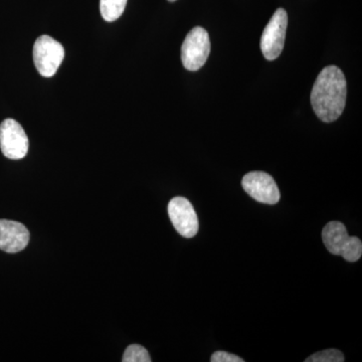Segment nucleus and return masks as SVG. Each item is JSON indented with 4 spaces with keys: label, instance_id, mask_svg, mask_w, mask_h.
Here are the masks:
<instances>
[{
    "label": "nucleus",
    "instance_id": "f257e3e1",
    "mask_svg": "<svg viewBox=\"0 0 362 362\" xmlns=\"http://www.w3.org/2000/svg\"><path fill=\"white\" fill-rule=\"evenodd\" d=\"M347 83L337 66L324 68L317 77L311 93V104L316 116L325 123L337 120L346 105Z\"/></svg>",
    "mask_w": 362,
    "mask_h": 362
},
{
    "label": "nucleus",
    "instance_id": "f03ea898",
    "mask_svg": "<svg viewBox=\"0 0 362 362\" xmlns=\"http://www.w3.org/2000/svg\"><path fill=\"white\" fill-rule=\"evenodd\" d=\"M322 240L331 254L341 256L347 262L361 258L362 243L357 237H349L346 226L340 221H330L324 226Z\"/></svg>",
    "mask_w": 362,
    "mask_h": 362
},
{
    "label": "nucleus",
    "instance_id": "7ed1b4c3",
    "mask_svg": "<svg viewBox=\"0 0 362 362\" xmlns=\"http://www.w3.org/2000/svg\"><path fill=\"white\" fill-rule=\"evenodd\" d=\"M211 54L209 33L201 26H195L187 33L181 47V61L190 71H199L204 66Z\"/></svg>",
    "mask_w": 362,
    "mask_h": 362
},
{
    "label": "nucleus",
    "instance_id": "20e7f679",
    "mask_svg": "<svg viewBox=\"0 0 362 362\" xmlns=\"http://www.w3.org/2000/svg\"><path fill=\"white\" fill-rule=\"evenodd\" d=\"M33 54L35 68L45 78L54 76L65 58L63 45L45 35L35 40Z\"/></svg>",
    "mask_w": 362,
    "mask_h": 362
},
{
    "label": "nucleus",
    "instance_id": "39448f33",
    "mask_svg": "<svg viewBox=\"0 0 362 362\" xmlns=\"http://www.w3.org/2000/svg\"><path fill=\"white\" fill-rule=\"evenodd\" d=\"M288 14L285 9L278 8L272 16L261 37V49L268 61L278 59L284 49Z\"/></svg>",
    "mask_w": 362,
    "mask_h": 362
},
{
    "label": "nucleus",
    "instance_id": "423d86ee",
    "mask_svg": "<svg viewBox=\"0 0 362 362\" xmlns=\"http://www.w3.org/2000/svg\"><path fill=\"white\" fill-rule=\"evenodd\" d=\"M0 149L8 159L18 160L28 152V138L18 121L6 119L0 124Z\"/></svg>",
    "mask_w": 362,
    "mask_h": 362
},
{
    "label": "nucleus",
    "instance_id": "0eeeda50",
    "mask_svg": "<svg viewBox=\"0 0 362 362\" xmlns=\"http://www.w3.org/2000/svg\"><path fill=\"white\" fill-rule=\"evenodd\" d=\"M243 188L255 201L276 204L280 201V190L275 180L263 171H252L243 177Z\"/></svg>",
    "mask_w": 362,
    "mask_h": 362
},
{
    "label": "nucleus",
    "instance_id": "6e6552de",
    "mask_svg": "<svg viewBox=\"0 0 362 362\" xmlns=\"http://www.w3.org/2000/svg\"><path fill=\"white\" fill-rule=\"evenodd\" d=\"M169 218L183 238H194L199 232V218L192 202L185 197H173L168 207Z\"/></svg>",
    "mask_w": 362,
    "mask_h": 362
},
{
    "label": "nucleus",
    "instance_id": "1a4fd4ad",
    "mask_svg": "<svg viewBox=\"0 0 362 362\" xmlns=\"http://www.w3.org/2000/svg\"><path fill=\"white\" fill-rule=\"evenodd\" d=\"M30 232L18 221L0 220V250L16 254L25 250L30 242Z\"/></svg>",
    "mask_w": 362,
    "mask_h": 362
},
{
    "label": "nucleus",
    "instance_id": "9d476101",
    "mask_svg": "<svg viewBox=\"0 0 362 362\" xmlns=\"http://www.w3.org/2000/svg\"><path fill=\"white\" fill-rule=\"evenodd\" d=\"M127 0H100V11L105 21L112 23L122 16Z\"/></svg>",
    "mask_w": 362,
    "mask_h": 362
},
{
    "label": "nucleus",
    "instance_id": "9b49d317",
    "mask_svg": "<svg viewBox=\"0 0 362 362\" xmlns=\"http://www.w3.org/2000/svg\"><path fill=\"white\" fill-rule=\"evenodd\" d=\"M123 362H150L151 358L147 349L139 344H131L124 352Z\"/></svg>",
    "mask_w": 362,
    "mask_h": 362
},
{
    "label": "nucleus",
    "instance_id": "f8f14e48",
    "mask_svg": "<svg viewBox=\"0 0 362 362\" xmlns=\"http://www.w3.org/2000/svg\"><path fill=\"white\" fill-rule=\"evenodd\" d=\"M344 356L340 350L327 349L322 351L316 352L312 354L308 358L305 359V362H343Z\"/></svg>",
    "mask_w": 362,
    "mask_h": 362
},
{
    "label": "nucleus",
    "instance_id": "ddd939ff",
    "mask_svg": "<svg viewBox=\"0 0 362 362\" xmlns=\"http://www.w3.org/2000/svg\"><path fill=\"white\" fill-rule=\"evenodd\" d=\"M211 362H244V359L240 358L235 354H228L226 351L214 352L211 358Z\"/></svg>",
    "mask_w": 362,
    "mask_h": 362
},
{
    "label": "nucleus",
    "instance_id": "4468645a",
    "mask_svg": "<svg viewBox=\"0 0 362 362\" xmlns=\"http://www.w3.org/2000/svg\"><path fill=\"white\" fill-rule=\"evenodd\" d=\"M169 2H175L176 0H168Z\"/></svg>",
    "mask_w": 362,
    "mask_h": 362
}]
</instances>
